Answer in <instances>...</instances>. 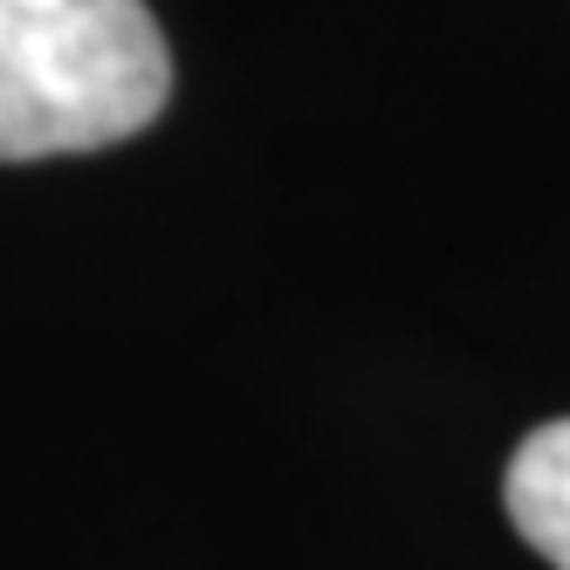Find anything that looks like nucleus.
<instances>
[{
	"mask_svg": "<svg viewBox=\"0 0 570 570\" xmlns=\"http://www.w3.org/2000/svg\"><path fill=\"white\" fill-rule=\"evenodd\" d=\"M173 97L145 0H0V158H69L138 138Z\"/></svg>",
	"mask_w": 570,
	"mask_h": 570,
	"instance_id": "1",
	"label": "nucleus"
},
{
	"mask_svg": "<svg viewBox=\"0 0 570 570\" xmlns=\"http://www.w3.org/2000/svg\"><path fill=\"white\" fill-rule=\"evenodd\" d=\"M502 502H509L515 537L537 557H550L557 570H570V420H550L515 446Z\"/></svg>",
	"mask_w": 570,
	"mask_h": 570,
	"instance_id": "2",
	"label": "nucleus"
}]
</instances>
